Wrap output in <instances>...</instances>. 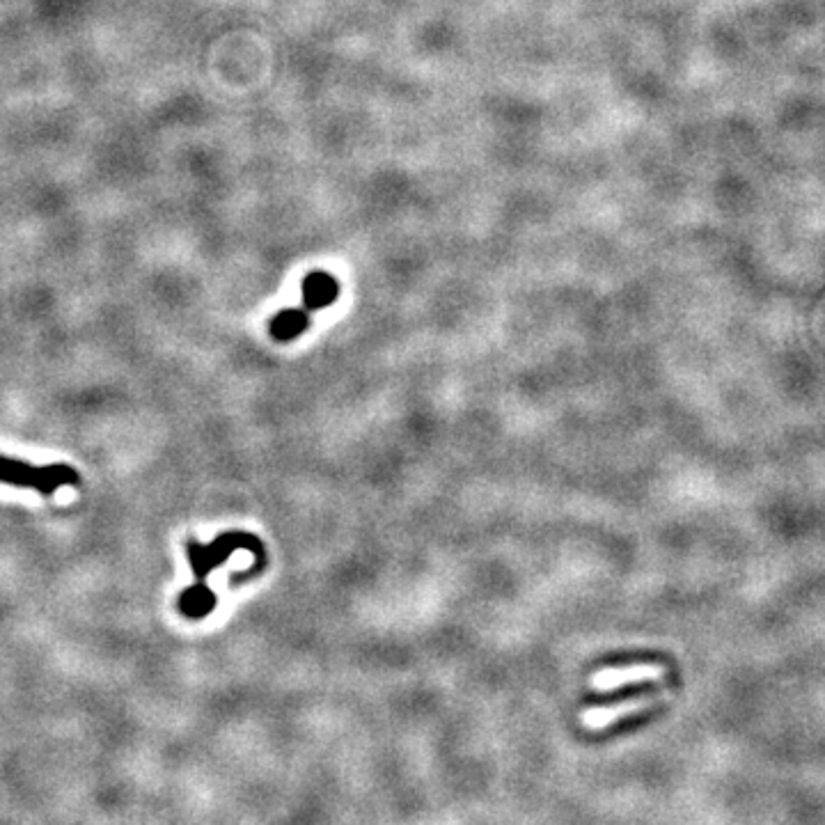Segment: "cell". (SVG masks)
<instances>
[{"label":"cell","instance_id":"3","mask_svg":"<svg viewBox=\"0 0 825 825\" xmlns=\"http://www.w3.org/2000/svg\"><path fill=\"white\" fill-rule=\"evenodd\" d=\"M663 677V667L658 665H631V667H608L594 674L592 686L596 690H615L622 686H631V683L642 681H656Z\"/></svg>","mask_w":825,"mask_h":825},{"label":"cell","instance_id":"6","mask_svg":"<svg viewBox=\"0 0 825 825\" xmlns=\"http://www.w3.org/2000/svg\"><path fill=\"white\" fill-rule=\"evenodd\" d=\"M216 603V594L211 592L204 580H198V583L184 589V594L179 596V612L188 619H204L216 610Z\"/></svg>","mask_w":825,"mask_h":825},{"label":"cell","instance_id":"7","mask_svg":"<svg viewBox=\"0 0 825 825\" xmlns=\"http://www.w3.org/2000/svg\"><path fill=\"white\" fill-rule=\"evenodd\" d=\"M310 326V312L308 310H298V308H287L278 312L271 321V337L278 342H292L296 337H301Z\"/></svg>","mask_w":825,"mask_h":825},{"label":"cell","instance_id":"2","mask_svg":"<svg viewBox=\"0 0 825 825\" xmlns=\"http://www.w3.org/2000/svg\"><path fill=\"white\" fill-rule=\"evenodd\" d=\"M81 482L76 470L67 463H55V466H28V463L0 457V484L19 486V489H35L42 495H51L62 486H76Z\"/></svg>","mask_w":825,"mask_h":825},{"label":"cell","instance_id":"5","mask_svg":"<svg viewBox=\"0 0 825 825\" xmlns=\"http://www.w3.org/2000/svg\"><path fill=\"white\" fill-rule=\"evenodd\" d=\"M340 294V285L333 275L326 271L308 273L303 280V305L308 312H317L321 308H328L337 301Z\"/></svg>","mask_w":825,"mask_h":825},{"label":"cell","instance_id":"4","mask_svg":"<svg viewBox=\"0 0 825 825\" xmlns=\"http://www.w3.org/2000/svg\"><path fill=\"white\" fill-rule=\"evenodd\" d=\"M654 702H656V697H633V699H624V702L608 704V706H592V709L583 711V725L589 729L610 727L612 722L649 709Z\"/></svg>","mask_w":825,"mask_h":825},{"label":"cell","instance_id":"1","mask_svg":"<svg viewBox=\"0 0 825 825\" xmlns=\"http://www.w3.org/2000/svg\"><path fill=\"white\" fill-rule=\"evenodd\" d=\"M237 550H248V553H253L257 557L255 567L250 569L248 573H239V576H232L230 583L237 585L239 580H246L250 576H255V573L262 571L264 562H266V553H264V544L262 539H257L255 534L250 532H225L220 534L218 539L211 541L209 546H202V544H195V541H188L186 546V555H188V562H191V569H193V576L198 580H207V576L220 564H225L230 557L237 553Z\"/></svg>","mask_w":825,"mask_h":825}]
</instances>
